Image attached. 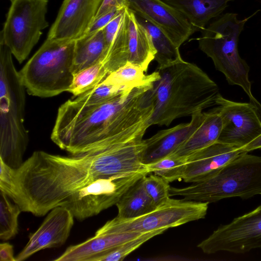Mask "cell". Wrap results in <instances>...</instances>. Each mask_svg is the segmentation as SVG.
Returning a JSON list of instances; mask_svg holds the SVG:
<instances>
[{
	"instance_id": "21",
	"label": "cell",
	"mask_w": 261,
	"mask_h": 261,
	"mask_svg": "<svg viewBox=\"0 0 261 261\" xmlns=\"http://www.w3.org/2000/svg\"><path fill=\"white\" fill-rule=\"evenodd\" d=\"M108 50L103 29L85 34L75 40L72 72L79 71L102 63Z\"/></svg>"
},
{
	"instance_id": "9",
	"label": "cell",
	"mask_w": 261,
	"mask_h": 261,
	"mask_svg": "<svg viewBox=\"0 0 261 261\" xmlns=\"http://www.w3.org/2000/svg\"><path fill=\"white\" fill-rule=\"evenodd\" d=\"M48 0H14L0 37L12 55L22 63L48 26L46 19Z\"/></svg>"
},
{
	"instance_id": "15",
	"label": "cell",
	"mask_w": 261,
	"mask_h": 261,
	"mask_svg": "<svg viewBox=\"0 0 261 261\" xmlns=\"http://www.w3.org/2000/svg\"><path fill=\"white\" fill-rule=\"evenodd\" d=\"M242 151L234 146L217 141L185 157L186 167L182 180L196 182L216 173Z\"/></svg>"
},
{
	"instance_id": "20",
	"label": "cell",
	"mask_w": 261,
	"mask_h": 261,
	"mask_svg": "<svg viewBox=\"0 0 261 261\" xmlns=\"http://www.w3.org/2000/svg\"><path fill=\"white\" fill-rule=\"evenodd\" d=\"M181 13L195 28L201 32L210 21L219 16L233 0H162Z\"/></svg>"
},
{
	"instance_id": "6",
	"label": "cell",
	"mask_w": 261,
	"mask_h": 261,
	"mask_svg": "<svg viewBox=\"0 0 261 261\" xmlns=\"http://www.w3.org/2000/svg\"><path fill=\"white\" fill-rule=\"evenodd\" d=\"M237 15L233 13L222 15L207 25L196 40L200 49L212 59L215 68L225 75L228 83L243 89L261 117V104L251 92L250 67L238 48L240 35L252 15L243 19H239Z\"/></svg>"
},
{
	"instance_id": "25",
	"label": "cell",
	"mask_w": 261,
	"mask_h": 261,
	"mask_svg": "<svg viewBox=\"0 0 261 261\" xmlns=\"http://www.w3.org/2000/svg\"><path fill=\"white\" fill-rule=\"evenodd\" d=\"M127 62L126 29L123 16L119 28L102 63L109 75L124 65Z\"/></svg>"
},
{
	"instance_id": "1",
	"label": "cell",
	"mask_w": 261,
	"mask_h": 261,
	"mask_svg": "<svg viewBox=\"0 0 261 261\" xmlns=\"http://www.w3.org/2000/svg\"><path fill=\"white\" fill-rule=\"evenodd\" d=\"M144 141L132 137L102 148L65 156L36 151L13 169L9 197L22 212L43 216L73 192L99 178L142 172Z\"/></svg>"
},
{
	"instance_id": "26",
	"label": "cell",
	"mask_w": 261,
	"mask_h": 261,
	"mask_svg": "<svg viewBox=\"0 0 261 261\" xmlns=\"http://www.w3.org/2000/svg\"><path fill=\"white\" fill-rule=\"evenodd\" d=\"M9 197L0 190V239L8 241L18 233V218L21 211L18 204H13Z\"/></svg>"
},
{
	"instance_id": "18",
	"label": "cell",
	"mask_w": 261,
	"mask_h": 261,
	"mask_svg": "<svg viewBox=\"0 0 261 261\" xmlns=\"http://www.w3.org/2000/svg\"><path fill=\"white\" fill-rule=\"evenodd\" d=\"M124 21L128 62L140 65L146 72L156 53L151 39L147 32L138 22L134 13L127 7Z\"/></svg>"
},
{
	"instance_id": "13",
	"label": "cell",
	"mask_w": 261,
	"mask_h": 261,
	"mask_svg": "<svg viewBox=\"0 0 261 261\" xmlns=\"http://www.w3.org/2000/svg\"><path fill=\"white\" fill-rule=\"evenodd\" d=\"M102 0H64L47 38L75 40L94 19Z\"/></svg>"
},
{
	"instance_id": "19",
	"label": "cell",
	"mask_w": 261,
	"mask_h": 261,
	"mask_svg": "<svg viewBox=\"0 0 261 261\" xmlns=\"http://www.w3.org/2000/svg\"><path fill=\"white\" fill-rule=\"evenodd\" d=\"M222 128V120L217 108L204 112L200 124L172 154L186 157L212 145L218 140Z\"/></svg>"
},
{
	"instance_id": "4",
	"label": "cell",
	"mask_w": 261,
	"mask_h": 261,
	"mask_svg": "<svg viewBox=\"0 0 261 261\" xmlns=\"http://www.w3.org/2000/svg\"><path fill=\"white\" fill-rule=\"evenodd\" d=\"M24 86L9 48L0 38V159L16 169L29 142L24 125Z\"/></svg>"
},
{
	"instance_id": "36",
	"label": "cell",
	"mask_w": 261,
	"mask_h": 261,
	"mask_svg": "<svg viewBox=\"0 0 261 261\" xmlns=\"http://www.w3.org/2000/svg\"><path fill=\"white\" fill-rule=\"evenodd\" d=\"M0 260L16 261L14 256L13 246L8 242L0 244Z\"/></svg>"
},
{
	"instance_id": "33",
	"label": "cell",
	"mask_w": 261,
	"mask_h": 261,
	"mask_svg": "<svg viewBox=\"0 0 261 261\" xmlns=\"http://www.w3.org/2000/svg\"><path fill=\"white\" fill-rule=\"evenodd\" d=\"M124 8L113 10L109 13L94 18L85 34H90L102 29Z\"/></svg>"
},
{
	"instance_id": "30",
	"label": "cell",
	"mask_w": 261,
	"mask_h": 261,
	"mask_svg": "<svg viewBox=\"0 0 261 261\" xmlns=\"http://www.w3.org/2000/svg\"><path fill=\"white\" fill-rule=\"evenodd\" d=\"M166 229H159L140 234L123 243L115 249L95 258L93 261H119L152 238L162 233Z\"/></svg>"
},
{
	"instance_id": "12",
	"label": "cell",
	"mask_w": 261,
	"mask_h": 261,
	"mask_svg": "<svg viewBox=\"0 0 261 261\" xmlns=\"http://www.w3.org/2000/svg\"><path fill=\"white\" fill-rule=\"evenodd\" d=\"M126 7L158 26L178 48L196 32L181 13L162 0H126Z\"/></svg>"
},
{
	"instance_id": "38",
	"label": "cell",
	"mask_w": 261,
	"mask_h": 261,
	"mask_svg": "<svg viewBox=\"0 0 261 261\" xmlns=\"http://www.w3.org/2000/svg\"><path fill=\"white\" fill-rule=\"evenodd\" d=\"M11 2H13L14 0H10Z\"/></svg>"
},
{
	"instance_id": "10",
	"label": "cell",
	"mask_w": 261,
	"mask_h": 261,
	"mask_svg": "<svg viewBox=\"0 0 261 261\" xmlns=\"http://www.w3.org/2000/svg\"><path fill=\"white\" fill-rule=\"evenodd\" d=\"M203 252L245 254L261 248V204L221 225L197 245Z\"/></svg>"
},
{
	"instance_id": "7",
	"label": "cell",
	"mask_w": 261,
	"mask_h": 261,
	"mask_svg": "<svg viewBox=\"0 0 261 261\" xmlns=\"http://www.w3.org/2000/svg\"><path fill=\"white\" fill-rule=\"evenodd\" d=\"M74 47L75 40L47 38L19 71L27 92L41 97L68 92L74 77Z\"/></svg>"
},
{
	"instance_id": "27",
	"label": "cell",
	"mask_w": 261,
	"mask_h": 261,
	"mask_svg": "<svg viewBox=\"0 0 261 261\" xmlns=\"http://www.w3.org/2000/svg\"><path fill=\"white\" fill-rule=\"evenodd\" d=\"M108 75L102 63H98L74 74L68 92L79 96L101 83Z\"/></svg>"
},
{
	"instance_id": "11",
	"label": "cell",
	"mask_w": 261,
	"mask_h": 261,
	"mask_svg": "<svg viewBox=\"0 0 261 261\" xmlns=\"http://www.w3.org/2000/svg\"><path fill=\"white\" fill-rule=\"evenodd\" d=\"M215 102L222 120L218 141L241 149L261 134V117L250 102L231 101L220 93Z\"/></svg>"
},
{
	"instance_id": "35",
	"label": "cell",
	"mask_w": 261,
	"mask_h": 261,
	"mask_svg": "<svg viewBox=\"0 0 261 261\" xmlns=\"http://www.w3.org/2000/svg\"><path fill=\"white\" fill-rule=\"evenodd\" d=\"M126 0H102L95 18L113 10L126 7Z\"/></svg>"
},
{
	"instance_id": "29",
	"label": "cell",
	"mask_w": 261,
	"mask_h": 261,
	"mask_svg": "<svg viewBox=\"0 0 261 261\" xmlns=\"http://www.w3.org/2000/svg\"><path fill=\"white\" fill-rule=\"evenodd\" d=\"M135 87H120L102 82L92 89L77 96L73 100L84 105H100L118 98Z\"/></svg>"
},
{
	"instance_id": "22",
	"label": "cell",
	"mask_w": 261,
	"mask_h": 261,
	"mask_svg": "<svg viewBox=\"0 0 261 261\" xmlns=\"http://www.w3.org/2000/svg\"><path fill=\"white\" fill-rule=\"evenodd\" d=\"M144 176L133 184L116 204L118 208L117 217L122 219L135 218L149 213L156 207L145 189Z\"/></svg>"
},
{
	"instance_id": "2",
	"label": "cell",
	"mask_w": 261,
	"mask_h": 261,
	"mask_svg": "<svg viewBox=\"0 0 261 261\" xmlns=\"http://www.w3.org/2000/svg\"><path fill=\"white\" fill-rule=\"evenodd\" d=\"M146 91L145 86H137L97 105L68 100L58 110L51 140L71 155H78L125 139L139 128L151 107Z\"/></svg>"
},
{
	"instance_id": "31",
	"label": "cell",
	"mask_w": 261,
	"mask_h": 261,
	"mask_svg": "<svg viewBox=\"0 0 261 261\" xmlns=\"http://www.w3.org/2000/svg\"><path fill=\"white\" fill-rule=\"evenodd\" d=\"M143 183L145 190L156 207L165 202L170 197L169 183L160 176L155 174L145 176Z\"/></svg>"
},
{
	"instance_id": "3",
	"label": "cell",
	"mask_w": 261,
	"mask_h": 261,
	"mask_svg": "<svg viewBox=\"0 0 261 261\" xmlns=\"http://www.w3.org/2000/svg\"><path fill=\"white\" fill-rule=\"evenodd\" d=\"M159 79L152 88L154 110L151 124L169 126L216 105L217 84L196 65L181 57L158 66Z\"/></svg>"
},
{
	"instance_id": "16",
	"label": "cell",
	"mask_w": 261,
	"mask_h": 261,
	"mask_svg": "<svg viewBox=\"0 0 261 261\" xmlns=\"http://www.w3.org/2000/svg\"><path fill=\"white\" fill-rule=\"evenodd\" d=\"M203 116L204 112H197L191 116L189 122L160 130L145 139L146 148L143 163L150 164L173 153L196 129Z\"/></svg>"
},
{
	"instance_id": "37",
	"label": "cell",
	"mask_w": 261,
	"mask_h": 261,
	"mask_svg": "<svg viewBox=\"0 0 261 261\" xmlns=\"http://www.w3.org/2000/svg\"><path fill=\"white\" fill-rule=\"evenodd\" d=\"M261 148V134L241 149L242 152H249Z\"/></svg>"
},
{
	"instance_id": "34",
	"label": "cell",
	"mask_w": 261,
	"mask_h": 261,
	"mask_svg": "<svg viewBox=\"0 0 261 261\" xmlns=\"http://www.w3.org/2000/svg\"><path fill=\"white\" fill-rule=\"evenodd\" d=\"M0 168V190L7 194L11 185L13 169L1 159Z\"/></svg>"
},
{
	"instance_id": "17",
	"label": "cell",
	"mask_w": 261,
	"mask_h": 261,
	"mask_svg": "<svg viewBox=\"0 0 261 261\" xmlns=\"http://www.w3.org/2000/svg\"><path fill=\"white\" fill-rule=\"evenodd\" d=\"M137 232L110 233L97 230L94 236L68 247L56 261H93L97 257L118 247L140 234Z\"/></svg>"
},
{
	"instance_id": "24",
	"label": "cell",
	"mask_w": 261,
	"mask_h": 261,
	"mask_svg": "<svg viewBox=\"0 0 261 261\" xmlns=\"http://www.w3.org/2000/svg\"><path fill=\"white\" fill-rule=\"evenodd\" d=\"M145 166L148 174L153 173L170 183L182 180L186 159L185 157L171 154Z\"/></svg>"
},
{
	"instance_id": "14",
	"label": "cell",
	"mask_w": 261,
	"mask_h": 261,
	"mask_svg": "<svg viewBox=\"0 0 261 261\" xmlns=\"http://www.w3.org/2000/svg\"><path fill=\"white\" fill-rule=\"evenodd\" d=\"M74 216L67 208L57 206L48 214L33 233L23 249L16 256V261H22L37 252L63 245L68 238L74 223Z\"/></svg>"
},
{
	"instance_id": "8",
	"label": "cell",
	"mask_w": 261,
	"mask_h": 261,
	"mask_svg": "<svg viewBox=\"0 0 261 261\" xmlns=\"http://www.w3.org/2000/svg\"><path fill=\"white\" fill-rule=\"evenodd\" d=\"M207 202L170 197L152 211L140 216L122 219L117 216L98 229L110 233H145L168 229L187 223L203 219L208 210Z\"/></svg>"
},
{
	"instance_id": "23",
	"label": "cell",
	"mask_w": 261,
	"mask_h": 261,
	"mask_svg": "<svg viewBox=\"0 0 261 261\" xmlns=\"http://www.w3.org/2000/svg\"><path fill=\"white\" fill-rule=\"evenodd\" d=\"M132 12L151 39L156 51L154 60L158 62V66L166 65L181 57L179 48L160 28L140 14Z\"/></svg>"
},
{
	"instance_id": "28",
	"label": "cell",
	"mask_w": 261,
	"mask_h": 261,
	"mask_svg": "<svg viewBox=\"0 0 261 261\" xmlns=\"http://www.w3.org/2000/svg\"><path fill=\"white\" fill-rule=\"evenodd\" d=\"M140 66L127 62L116 71L110 73L103 83L123 87L133 88L144 82L149 77Z\"/></svg>"
},
{
	"instance_id": "32",
	"label": "cell",
	"mask_w": 261,
	"mask_h": 261,
	"mask_svg": "<svg viewBox=\"0 0 261 261\" xmlns=\"http://www.w3.org/2000/svg\"><path fill=\"white\" fill-rule=\"evenodd\" d=\"M126 8V7L123 9L102 29L108 49L119 28L124 15Z\"/></svg>"
},
{
	"instance_id": "5",
	"label": "cell",
	"mask_w": 261,
	"mask_h": 261,
	"mask_svg": "<svg viewBox=\"0 0 261 261\" xmlns=\"http://www.w3.org/2000/svg\"><path fill=\"white\" fill-rule=\"evenodd\" d=\"M261 195V156L242 152L216 173L183 188L170 187V197L202 202L239 197L248 199Z\"/></svg>"
}]
</instances>
